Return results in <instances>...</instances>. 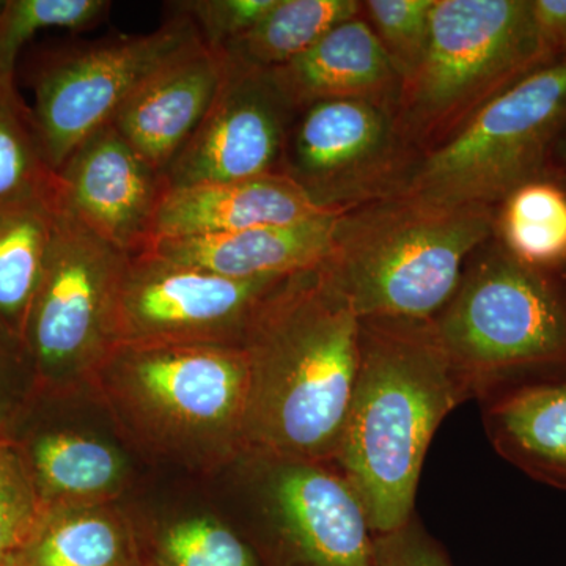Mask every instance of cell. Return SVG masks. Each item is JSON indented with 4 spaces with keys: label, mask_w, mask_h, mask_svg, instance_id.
Segmentation results:
<instances>
[{
    "label": "cell",
    "mask_w": 566,
    "mask_h": 566,
    "mask_svg": "<svg viewBox=\"0 0 566 566\" xmlns=\"http://www.w3.org/2000/svg\"><path fill=\"white\" fill-rule=\"evenodd\" d=\"M241 348L245 452L333 464L359 368L360 319L322 264L266 294Z\"/></svg>",
    "instance_id": "cell-1"
},
{
    "label": "cell",
    "mask_w": 566,
    "mask_h": 566,
    "mask_svg": "<svg viewBox=\"0 0 566 566\" xmlns=\"http://www.w3.org/2000/svg\"><path fill=\"white\" fill-rule=\"evenodd\" d=\"M471 398L431 322H360L359 368L333 465L363 502L374 535L416 515L434 433Z\"/></svg>",
    "instance_id": "cell-2"
},
{
    "label": "cell",
    "mask_w": 566,
    "mask_h": 566,
    "mask_svg": "<svg viewBox=\"0 0 566 566\" xmlns=\"http://www.w3.org/2000/svg\"><path fill=\"white\" fill-rule=\"evenodd\" d=\"M93 398L134 449L197 474L245 452L249 368L221 344H122L93 376Z\"/></svg>",
    "instance_id": "cell-3"
},
{
    "label": "cell",
    "mask_w": 566,
    "mask_h": 566,
    "mask_svg": "<svg viewBox=\"0 0 566 566\" xmlns=\"http://www.w3.org/2000/svg\"><path fill=\"white\" fill-rule=\"evenodd\" d=\"M494 230L493 208L398 192L342 212L322 268L360 322H433L455 294L465 259Z\"/></svg>",
    "instance_id": "cell-4"
},
{
    "label": "cell",
    "mask_w": 566,
    "mask_h": 566,
    "mask_svg": "<svg viewBox=\"0 0 566 566\" xmlns=\"http://www.w3.org/2000/svg\"><path fill=\"white\" fill-rule=\"evenodd\" d=\"M431 324L476 400L566 375L564 277L521 263L501 244L464 270Z\"/></svg>",
    "instance_id": "cell-5"
},
{
    "label": "cell",
    "mask_w": 566,
    "mask_h": 566,
    "mask_svg": "<svg viewBox=\"0 0 566 566\" xmlns=\"http://www.w3.org/2000/svg\"><path fill=\"white\" fill-rule=\"evenodd\" d=\"M565 129L566 55L479 106L398 192L444 207L493 208L521 186L549 177Z\"/></svg>",
    "instance_id": "cell-6"
},
{
    "label": "cell",
    "mask_w": 566,
    "mask_h": 566,
    "mask_svg": "<svg viewBox=\"0 0 566 566\" xmlns=\"http://www.w3.org/2000/svg\"><path fill=\"white\" fill-rule=\"evenodd\" d=\"M128 255L55 208L54 233L22 344L32 398L87 390L117 340V297Z\"/></svg>",
    "instance_id": "cell-7"
},
{
    "label": "cell",
    "mask_w": 566,
    "mask_h": 566,
    "mask_svg": "<svg viewBox=\"0 0 566 566\" xmlns=\"http://www.w3.org/2000/svg\"><path fill=\"white\" fill-rule=\"evenodd\" d=\"M226 472L263 566H374L363 502L333 464L245 452Z\"/></svg>",
    "instance_id": "cell-8"
},
{
    "label": "cell",
    "mask_w": 566,
    "mask_h": 566,
    "mask_svg": "<svg viewBox=\"0 0 566 566\" xmlns=\"http://www.w3.org/2000/svg\"><path fill=\"white\" fill-rule=\"evenodd\" d=\"M549 62L531 0H436L423 61L401 87L405 120L438 128Z\"/></svg>",
    "instance_id": "cell-9"
},
{
    "label": "cell",
    "mask_w": 566,
    "mask_h": 566,
    "mask_svg": "<svg viewBox=\"0 0 566 566\" xmlns=\"http://www.w3.org/2000/svg\"><path fill=\"white\" fill-rule=\"evenodd\" d=\"M203 44L193 22L175 13L150 33L120 36L48 63L36 77L32 112L51 169L57 172L156 71Z\"/></svg>",
    "instance_id": "cell-10"
},
{
    "label": "cell",
    "mask_w": 566,
    "mask_h": 566,
    "mask_svg": "<svg viewBox=\"0 0 566 566\" xmlns=\"http://www.w3.org/2000/svg\"><path fill=\"white\" fill-rule=\"evenodd\" d=\"M283 279H230L150 252L129 256L118 289V345L241 346L256 308Z\"/></svg>",
    "instance_id": "cell-11"
},
{
    "label": "cell",
    "mask_w": 566,
    "mask_h": 566,
    "mask_svg": "<svg viewBox=\"0 0 566 566\" xmlns=\"http://www.w3.org/2000/svg\"><path fill=\"white\" fill-rule=\"evenodd\" d=\"M397 144L389 107L363 99L311 104L294 115L281 174L319 210L348 211L385 191Z\"/></svg>",
    "instance_id": "cell-12"
},
{
    "label": "cell",
    "mask_w": 566,
    "mask_h": 566,
    "mask_svg": "<svg viewBox=\"0 0 566 566\" xmlns=\"http://www.w3.org/2000/svg\"><path fill=\"white\" fill-rule=\"evenodd\" d=\"M296 114L273 71L234 69L223 62L218 95L166 170L167 186L281 174L283 148Z\"/></svg>",
    "instance_id": "cell-13"
},
{
    "label": "cell",
    "mask_w": 566,
    "mask_h": 566,
    "mask_svg": "<svg viewBox=\"0 0 566 566\" xmlns=\"http://www.w3.org/2000/svg\"><path fill=\"white\" fill-rule=\"evenodd\" d=\"M166 177L118 133L99 126L55 172L54 203L112 248L134 256L150 248Z\"/></svg>",
    "instance_id": "cell-14"
},
{
    "label": "cell",
    "mask_w": 566,
    "mask_h": 566,
    "mask_svg": "<svg viewBox=\"0 0 566 566\" xmlns=\"http://www.w3.org/2000/svg\"><path fill=\"white\" fill-rule=\"evenodd\" d=\"M10 441L43 509L114 504L132 486L129 457L106 436L63 422L50 401L31 398Z\"/></svg>",
    "instance_id": "cell-15"
},
{
    "label": "cell",
    "mask_w": 566,
    "mask_h": 566,
    "mask_svg": "<svg viewBox=\"0 0 566 566\" xmlns=\"http://www.w3.org/2000/svg\"><path fill=\"white\" fill-rule=\"evenodd\" d=\"M222 77V55L203 44L156 71L111 122L134 150L166 177L210 111Z\"/></svg>",
    "instance_id": "cell-16"
},
{
    "label": "cell",
    "mask_w": 566,
    "mask_h": 566,
    "mask_svg": "<svg viewBox=\"0 0 566 566\" xmlns=\"http://www.w3.org/2000/svg\"><path fill=\"white\" fill-rule=\"evenodd\" d=\"M342 212L205 237L159 238L145 252L230 279L286 277L326 262Z\"/></svg>",
    "instance_id": "cell-17"
},
{
    "label": "cell",
    "mask_w": 566,
    "mask_h": 566,
    "mask_svg": "<svg viewBox=\"0 0 566 566\" xmlns=\"http://www.w3.org/2000/svg\"><path fill=\"white\" fill-rule=\"evenodd\" d=\"M326 212L335 211L319 210L282 174L169 188L156 214L153 241L285 226Z\"/></svg>",
    "instance_id": "cell-18"
},
{
    "label": "cell",
    "mask_w": 566,
    "mask_h": 566,
    "mask_svg": "<svg viewBox=\"0 0 566 566\" xmlns=\"http://www.w3.org/2000/svg\"><path fill=\"white\" fill-rule=\"evenodd\" d=\"M273 74L296 111L335 99H363L387 107L403 87L381 41L360 17L342 22Z\"/></svg>",
    "instance_id": "cell-19"
},
{
    "label": "cell",
    "mask_w": 566,
    "mask_h": 566,
    "mask_svg": "<svg viewBox=\"0 0 566 566\" xmlns=\"http://www.w3.org/2000/svg\"><path fill=\"white\" fill-rule=\"evenodd\" d=\"M480 401L495 452L536 482L566 491V375L505 387Z\"/></svg>",
    "instance_id": "cell-20"
},
{
    "label": "cell",
    "mask_w": 566,
    "mask_h": 566,
    "mask_svg": "<svg viewBox=\"0 0 566 566\" xmlns=\"http://www.w3.org/2000/svg\"><path fill=\"white\" fill-rule=\"evenodd\" d=\"M14 566H150L136 517L114 504L43 510Z\"/></svg>",
    "instance_id": "cell-21"
},
{
    "label": "cell",
    "mask_w": 566,
    "mask_h": 566,
    "mask_svg": "<svg viewBox=\"0 0 566 566\" xmlns=\"http://www.w3.org/2000/svg\"><path fill=\"white\" fill-rule=\"evenodd\" d=\"M356 0H275L255 25L219 50L234 69L273 71L303 55L342 22L357 18Z\"/></svg>",
    "instance_id": "cell-22"
},
{
    "label": "cell",
    "mask_w": 566,
    "mask_h": 566,
    "mask_svg": "<svg viewBox=\"0 0 566 566\" xmlns=\"http://www.w3.org/2000/svg\"><path fill=\"white\" fill-rule=\"evenodd\" d=\"M54 226V200L0 205V329L21 342Z\"/></svg>",
    "instance_id": "cell-23"
},
{
    "label": "cell",
    "mask_w": 566,
    "mask_h": 566,
    "mask_svg": "<svg viewBox=\"0 0 566 566\" xmlns=\"http://www.w3.org/2000/svg\"><path fill=\"white\" fill-rule=\"evenodd\" d=\"M501 245L521 263L547 273L566 270V186L539 178L515 189L495 214Z\"/></svg>",
    "instance_id": "cell-24"
},
{
    "label": "cell",
    "mask_w": 566,
    "mask_h": 566,
    "mask_svg": "<svg viewBox=\"0 0 566 566\" xmlns=\"http://www.w3.org/2000/svg\"><path fill=\"white\" fill-rule=\"evenodd\" d=\"M136 523L148 560L158 566H263L249 539L226 517L189 513L136 517Z\"/></svg>",
    "instance_id": "cell-25"
},
{
    "label": "cell",
    "mask_w": 566,
    "mask_h": 566,
    "mask_svg": "<svg viewBox=\"0 0 566 566\" xmlns=\"http://www.w3.org/2000/svg\"><path fill=\"white\" fill-rule=\"evenodd\" d=\"M55 197L33 112L21 98L14 73L0 71V205Z\"/></svg>",
    "instance_id": "cell-26"
},
{
    "label": "cell",
    "mask_w": 566,
    "mask_h": 566,
    "mask_svg": "<svg viewBox=\"0 0 566 566\" xmlns=\"http://www.w3.org/2000/svg\"><path fill=\"white\" fill-rule=\"evenodd\" d=\"M107 0H6L0 13V71L14 73L22 48L46 29L81 32L102 24Z\"/></svg>",
    "instance_id": "cell-27"
},
{
    "label": "cell",
    "mask_w": 566,
    "mask_h": 566,
    "mask_svg": "<svg viewBox=\"0 0 566 566\" xmlns=\"http://www.w3.org/2000/svg\"><path fill=\"white\" fill-rule=\"evenodd\" d=\"M436 0H368L363 3L368 24L381 41L387 55L408 82L419 70L431 33Z\"/></svg>",
    "instance_id": "cell-28"
},
{
    "label": "cell",
    "mask_w": 566,
    "mask_h": 566,
    "mask_svg": "<svg viewBox=\"0 0 566 566\" xmlns=\"http://www.w3.org/2000/svg\"><path fill=\"white\" fill-rule=\"evenodd\" d=\"M17 447L0 441V566H14L43 515Z\"/></svg>",
    "instance_id": "cell-29"
},
{
    "label": "cell",
    "mask_w": 566,
    "mask_h": 566,
    "mask_svg": "<svg viewBox=\"0 0 566 566\" xmlns=\"http://www.w3.org/2000/svg\"><path fill=\"white\" fill-rule=\"evenodd\" d=\"M274 3L275 0H182L174 2L172 9L193 22L208 50L219 51L251 31Z\"/></svg>",
    "instance_id": "cell-30"
},
{
    "label": "cell",
    "mask_w": 566,
    "mask_h": 566,
    "mask_svg": "<svg viewBox=\"0 0 566 566\" xmlns=\"http://www.w3.org/2000/svg\"><path fill=\"white\" fill-rule=\"evenodd\" d=\"M32 370L24 344L0 329V441L10 439L14 424L32 398Z\"/></svg>",
    "instance_id": "cell-31"
},
{
    "label": "cell",
    "mask_w": 566,
    "mask_h": 566,
    "mask_svg": "<svg viewBox=\"0 0 566 566\" xmlns=\"http://www.w3.org/2000/svg\"><path fill=\"white\" fill-rule=\"evenodd\" d=\"M374 566H453L444 547L417 515L403 526L374 538Z\"/></svg>",
    "instance_id": "cell-32"
},
{
    "label": "cell",
    "mask_w": 566,
    "mask_h": 566,
    "mask_svg": "<svg viewBox=\"0 0 566 566\" xmlns=\"http://www.w3.org/2000/svg\"><path fill=\"white\" fill-rule=\"evenodd\" d=\"M543 48L553 61L566 55V0H531Z\"/></svg>",
    "instance_id": "cell-33"
},
{
    "label": "cell",
    "mask_w": 566,
    "mask_h": 566,
    "mask_svg": "<svg viewBox=\"0 0 566 566\" xmlns=\"http://www.w3.org/2000/svg\"><path fill=\"white\" fill-rule=\"evenodd\" d=\"M549 178L566 186V129L551 156Z\"/></svg>",
    "instance_id": "cell-34"
},
{
    "label": "cell",
    "mask_w": 566,
    "mask_h": 566,
    "mask_svg": "<svg viewBox=\"0 0 566 566\" xmlns=\"http://www.w3.org/2000/svg\"><path fill=\"white\" fill-rule=\"evenodd\" d=\"M3 6H6V0H0V13H2Z\"/></svg>",
    "instance_id": "cell-35"
},
{
    "label": "cell",
    "mask_w": 566,
    "mask_h": 566,
    "mask_svg": "<svg viewBox=\"0 0 566 566\" xmlns=\"http://www.w3.org/2000/svg\"><path fill=\"white\" fill-rule=\"evenodd\" d=\"M562 277H564L565 285H566V270L564 271V273H562Z\"/></svg>",
    "instance_id": "cell-36"
},
{
    "label": "cell",
    "mask_w": 566,
    "mask_h": 566,
    "mask_svg": "<svg viewBox=\"0 0 566 566\" xmlns=\"http://www.w3.org/2000/svg\"><path fill=\"white\" fill-rule=\"evenodd\" d=\"M148 562H150V560H148ZM150 566H158V565H156V564H153V562H150Z\"/></svg>",
    "instance_id": "cell-37"
}]
</instances>
